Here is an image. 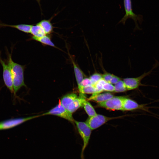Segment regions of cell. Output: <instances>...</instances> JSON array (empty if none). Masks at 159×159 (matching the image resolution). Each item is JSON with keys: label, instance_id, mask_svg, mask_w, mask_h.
<instances>
[{"label": "cell", "instance_id": "obj_4", "mask_svg": "<svg viewBox=\"0 0 159 159\" xmlns=\"http://www.w3.org/2000/svg\"><path fill=\"white\" fill-rule=\"evenodd\" d=\"M158 63H156L153 68L148 72H145L140 76L132 78H127L123 79V81L127 90H133L137 89L140 86H145L148 85L141 83V81L143 78L146 76L150 74L152 72L153 70L158 66Z\"/></svg>", "mask_w": 159, "mask_h": 159}, {"label": "cell", "instance_id": "obj_20", "mask_svg": "<svg viewBox=\"0 0 159 159\" xmlns=\"http://www.w3.org/2000/svg\"><path fill=\"white\" fill-rule=\"evenodd\" d=\"M80 93L88 94H95L96 89L93 85H90L85 87H81L79 89Z\"/></svg>", "mask_w": 159, "mask_h": 159}, {"label": "cell", "instance_id": "obj_1", "mask_svg": "<svg viewBox=\"0 0 159 159\" xmlns=\"http://www.w3.org/2000/svg\"><path fill=\"white\" fill-rule=\"evenodd\" d=\"M7 60L6 61L11 70L13 78L14 92L15 93L22 86H26L24 81V71L25 65H22L14 62L12 59L11 53L6 49Z\"/></svg>", "mask_w": 159, "mask_h": 159}, {"label": "cell", "instance_id": "obj_17", "mask_svg": "<svg viewBox=\"0 0 159 159\" xmlns=\"http://www.w3.org/2000/svg\"><path fill=\"white\" fill-rule=\"evenodd\" d=\"M51 19H43L37 23L43 29L46 35H49L53 32L54 27Z\"/></svg>", "mask_w": 159, "mask_h": 159}, {"label": "cell", "instance_id": "obj_2", "mask_svg": "<svg viewBox=\"0 0 159 159\" xmlns=\"http://www.w3.org/2000/svg\"><path fill=\"white\" fill-rule=\"evenodd\" d=\"M78 131L83 141V146L81 153V159H84V153L90 139L92 130L86 123L74 120Z\"/></svg>", "mask_w": 159, "mask_h": 159}, {"label": "cell", "instance_id": "obj_24", "mask_svg": "<svg viewBox=\"0 0 159 159\" xmlns=\"http://www.w3.org/2000/svg\"><path fill=\"white\" fill-rule=\"evenodd\" d=\"M103 91L110 92L114 91V86L109 82H106L104 85L103 87Z\"/></svg>", "mask_w": 159, "mask_h": 159}, {"label": "cell", "instance_id": "obj_27", "mask_svg": "<svg viewBox=\"0 0 159 159\" xmlns=\"http://www.w3.org/2000/svg\"><path fill=\"white\" fill-rule=\"evenodd\" d=\"M121 80V78L114 74H113L109 82L112 84H115Z\"/></svg>", "mask_w": 159, "mask_h": 159}, {"label": "cell", "instance_id": "obj_23", "mask_svg": "<svg viewBox=\"0 0 159 159\" xmlns=\"http://www.w3.org/2000/svg\"><path fill=\"white\" fill-rule=\"evenodd\" d=\"M91 80L93 85H95L102 78V74L95 72L89 77Z\"/></svg>", "mask_w": 159, "mask_h": 159}, {"label": "cell", "instance_id": "obj_12", "mask_svg": "<svg viewBox=\"0 0 159 159\" xmlns=\"http://www.w3.org/2000/svg\"><path fill=\"white\" fill-rule=\"evenodd\" d=\"M69 56L73 65L76 79L79 87L82 80L86 77V76L78 65L75 62L73 58L70 55Z\"/></svg>", "mask_w": 159, "mask_h": 159}, {"label": "cell", "instance_id": "obj_18", "mask_svg": "<svg viewBox=\"0 0 159 159\" xmlns=\"http://www.w3.org/2000/svg\"><path fill=\"white\" fill-rule=\"evenodd\" d=\"M29 39L38 42L44 45H47L57 48V47L52 41L50 35H46L40 38H30Z\"/></svg>", "mask_w": 159, "mask_h": 159}, {"label": "cell", "instance_id": "obj_13", "mask_svg": "<svg viewBox=\"0 0 159 159\" xmlns=\"http://www.w3.org/2000/svg\"><path fill=\"white\" fill-rule=\"evenodd\" d=\"M114 96L112 94L109 92H107L105 93H100L95 95H92L88 100L94 101L99 103L106 101Z\"/></svg>", "mask_w": 159, "mask_h": 159}, {"label": "cell", "instance_id": "obj_25", "mask_svg": "<svg viewBox=\"0 0 159 159\" xmlns=\"http://www.w3.org/2000/svg\"><path fill=\"white\" fill-rule=\"evenodd\" d=\"M93 85L92 83L89 78L87 77L84 78L82 81L78 89L81 87H85L90 85Z\"/></svg>", "mask_w": 159, "mask_h": 159}, {"label": "cell", "instance_id": "obj_22", "mask_svg": "<svg viewBox=\"0 0 159 159\" xmlns=\"http://www.w3.org/2000/svg\"><path fill=\"white\" fill-rule=\"evenodd\" d=\"M106 82L102 78L95 85H93L96 89V93L93 95H95L101 93L103 91V87Z\"/></svg>", "mask_w": 159, "mask_h": 159}, {"label": "cell", "instance_id": "obj_26", "mask_svg": "<svg viewBox=\"0 0 159 159\" xmlns=\"http://www.w3.org/2000/svg\"><path fill=\"white\" fill-rule=\"evenodd\" d=\"M104 72V73L102 74V79L106 82H109L113 74L107 72Z\"/></svg>", "mask_w": 159, "mask_h": 159}, {"label": "cell", "instance_id": "obj_10", "mask_svg": "<svg viewBox=\"0 0 159 159\" xmlns=\"http://www.w3.org/2000/svg\"><path fill=\"white\" fill-rule=\"evenodd\" d=\"M41 115H35L29 117L9 120L0 122V130L12 127L27 121L36 118Z\"/></svg>", "mask_w": 159, "mask_h": 159}, {"label": "cell", "instance_id": "obj_16", "mask_svg": "<svg viewBox=\"0 0 159 159\" xmlns=\"http://www.w3.org/2000/svg\"><path fill=\"white\" fill-rule=\"evenodd\" d=\"M77 97V96L75 93L68 94L62 97L60 100V103L67 110L69 105Z\"/></svg>", "mask_w": 159, "mask_h": 159}, {"label": "cell", "instance_id": "obj_9", "mask_svg": "<svg viewBox=\"0 0 159 159\" xmlns=\"http://www.w3.org/2000/svg\"><path fill=\"white\" fill-rule=\"evenodd\" d=\"M0 63L3 69V78L4 82L11 92H14L13 78L10 69L6 60H4L0 57Z\"/></svg>", "mask_w": 159, "mask_h": 159}, {"label": "cell", "instance_id": "obj_8", "mask_svg": "<svg viewBox=\"0 0 159 159\" xmlns=\"http://www.w3.org/2000/svg\"><path fill=\"white\" fill-rule=\"evenodd\" d=\"M46 115H53L57 116L66 119L71 122H74L72 113L66 109L60 103L51 109L47 112L44 113L41 116Z\"/></svg>", "mask_w": 159, "mask_h": 159}, {"label": "cell", "instance_id": "obj_7", "mask_svg": "<svg viewBox=\"0 0 159 159\" xmlns=\"http://www.w3.org/2000/svg\"><path fill=\"white\" fill-rule=\"evenodd\" d=\"M150 103L139 104L135 101L124 97L123 101L122 110L129 111L139 109L147 112L152 114L157 115L149 110L150 108H153V107L147 106Z\"/></svg>", "mask_w": 159, "mask_h": 159}, {"label": "cell", "instance_id": "obj_28", "mask_svg": "<svg viewBox=\"0 0 159 159\" xmlns=\"http://www.w3.org/2000/svg\"><path fill=\"white\" fill-rule=\"evenodd\" d=\"M37 1V2H38L40 8V9L41 10V4H40V1H41V0H36Z\"/></svg>", "mask_w": 159, "mask_h": 159}, {"label": "cell", "instance_id": "obj_21", "mask_svg": "<svg viewBox=\"0 0 159 159\" xmlns=\"http://www.w3.org/2000/svg\"><path fill=\"white\" fill-rule=\"evenodd\" d=\"M114 87V92H122L127 90L123 81L121 80L115 84Z\"/></svg>", "mask_w": 159, "mask_h": 159}, {"label": "cell", "instance_id": "obj_14", "mask_svg": "<svg viewBox=\"0 0 159 159\" xmlns=\"http://www.w3.org/2000/svg\"><path fill=\"white\" fill-rule=\"evenodd\" d=\"M30 33L32 35L31 38H40L46 35L43 29L37 23L32 25Z\"/></svg>", "mask_w": 159, "mask_h": 159}, {"label": "cell", "instance_id": "obj_19", "mask_svg": "<svg viewBox=\"0 0 159 159\" xmlns=\"http://www.w3.org/2000/svg\"><path fill=\"white\" fill-rule=\"evenodd\" d=\"M82 107L89 117L94 116L97 114L93 107L87 100L83 103Z\"/></svg>", "mask_w": 159, "mask_h": 159}, {"label": "cell", "instance_id": "obj_5", "mask_svg": "<svg viewBox=\"0 0 159 159\" xmlns=\"http://www.w3.org/2000/svg\"><path fill=\"white\" fill-rule=\"evenodd\" d=\"M124 116L116 117H110L102 115L97 114L91 117H89L86 120L85 122L92 130L100 127L107 122L115 119L120 118Z\"/></svg>", "mask_w": 159, "mask_h": 159}, {"label": "cell", "instance_id": "obj_15", "mask_svg": "<svg viewBox=\"0 0 159 159\" xmlns=\"http://www.w3.org/2000/svg\"><path fill=\"white\" fill-rule=\"evenodd\" d=\"M32 25L27 24H19L17 25H9L0 23V27H10L14 28L26 33H30Z\"/></svg>", "mask_w": 159, "mask_h": 159}, {"label": "cell", "instance_id": "obj_6", "mask_svg": "<svg viewBox=\"0 0 159 159\" xmlns=\"http://www.w3.org/2000/svg\"><path fill=\"white\" fill-rule=\"evenodd\" d=\"M124 97L114 96L106 101L98 103L97 105L108 110H122L123 101Z\"/></svg>", "mask_w": 159, "mask_h": 159}, {"label": "cell", "instance_id": "obj_3", "mask_svg": "<svg viewBox=\"0 0 159 159\" xmlns=\"http://www.w3.org/2000/svg\"><path fill=\"white\" fill-rule=\"evenodd\" d=\"M123 1L125 14L118 23H122L124 25L127 19H131L134 21L136 29H139L137 22L138 21L140 23L142 22L143 20L142 16L136 14L134 13L132 9L131 0H123Z\"/></svg>", "mask_w": 159, "mask_h": 159}, {"label": "cell", "instance_id": "obj_11", "mask_svg": "<svg viewBox=\"0 0 159 159\" xmlns=\"http://www.w3.org/2000/svg\"><path fill=\"white\" fill-rule=\"evenodd\" d=\"M86 100L84 94L80 93L78 97L68 106L67 110L71 113L74 112L79 108L82 107L83 103Z\"/></svg>", "mask_w": 159, "mask_h": 159}]
</instances>
